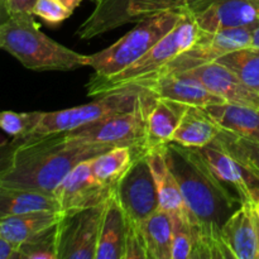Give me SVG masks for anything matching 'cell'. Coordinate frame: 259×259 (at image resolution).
<instances>
[{
    "mask_svg": "<svg viewBox=\"0 0 259 259\" xmlns=\"http://www.w3.org/2000/svg\"><path fill=\"white\" fill-rule=\"evenodd\" d=\"M111 148L80 143L65 133L30 136L20 139L10 164L0 174V185L53 195L73 167Z\"/></svg>",
    "mask_w": 259,
    "mask_h": 259,
    "instance_id": "cell-1",
    "label": "cell"
},
{
    "mask_svg": "<svg viewBox=\"0 0 259 259\" xmlns=\"http://www.w3.org/2000/svg\"><path fill=\"white\" fill-rule=\"evenodd\" d=\"M164 153L192 217L204 227L222 229L242 205L220 186L196 148L169 142L164 144Z\"/></svg>",
    "mask_w": 259,
    "mask_h": 259,
    "instance_id": "cell-2",
    "label": "cell"
},
{
    "mask_svg": "<svg viewBox=\"0 0 259 259\" xmlns=\"http://www.w3.org/2000/svg\"><path fill=\"white\" fill-rule=\"evenodd\" d=\"M0 50L33 71H73L88 60L45 34L33 14L14 15L0 24Z\"/></svg>",
    "mask_w": 259,
    "mask_h": 259,
    "instance_id": "cell-3",
    "label": "cell"
},
{
    "mask_svg": "<svg viewBox=\"0 0 259 259\" xmlns=\"http://www.w3.org/2000/svg\"><path fill=\"white\" fill-rule=\"evenodd\" d=\"M199 34V27L186 10L184 19L171 32L167 33L158 43H156L146 55L142 56L131 66L110 77L91 76L85 85L88 95L98 98L110 91L152 77L169 61L191 47L196 42Z\"/></svg>",
    "mask_w": 259,
    "mask_h": 259,
    "instance_id": "cell-4",
    "label": "cell"
},
{
    "mask_svg": "<svg viewBox=\"0 0 259 259\" xmlns=\"http://www.w3.org/2000/svg\"><path fill=\"white\" fill-rule=\"evenodd\" d=\"M186 15V9L162 13L138 22L131 32L109 47L88 56L86 66L94 70L93 76L110 77L146 55L167 33L171 32Z\"/></svg>",
    "mask_w": 259,
    "mask_h": 259,
    "instance_id": "cell-5",
    "label": "cell"
},
{
    "mask_svg": "<svg viewBox=\"0 0 259 259\" xmlns=\"http://www.w3.org/2000/svg\"><path fill=\"white\" fill-rule=\"evenodd\" d=\"M143 88L138 83L98 96L91 103L57 111H42L32 136L63 133L100 121L116 114L133 110L141 99Z\"/></svg>",
    "mask_w": 259,
    "mask_h": 259,
    "instance_id": "cell-6",
    "label": "cell"
},
{
    "mask_svg": "<svg viewBox=\"0 0 259 259\" xmlns=\"http://www.w3.org/2000/svg\"><path fill=\"white\" fill-rule=\"evenodd\" d=\"M152 91L143 88L141 99L136 108L126 113L116 114L100 121L63 132L70 139L85 144H104L111 147L147 148V115L153 103Z\"/></svg>",
    "mask_w": 259,
    "mask_h": 259,
    "instance_id": "cell-7",
    "label": "cell"
},
{
    "mask_svg": "<svg viewBox=\"0 0 259 259\" xmlns=\"http://www.w3.org/2000/svg\"><path fill=\"white\" fill-rule=\"evenodd\" d=\"M194 0H95V8L78 25L76 35L90 40L128 23H138L172 10L186 9Z\"/></svg>",
    "mask_w": 259,
    "mask_h": 259,
    "instance_id": "cell-8",
    "label": "cell"
},
{
    "mask_svg": "<svg viewBox=\"0 0 259 259\" xmlns=\"http://www.w3.org/2000/svg\"><path fill=\"white\" fill-rule=\"evenodd\" d=\"M252 28H232L220 32H202L196 42L169 61L152 77L163 75H177L187 70L215 62L222 56L252 46ZM151 78V77H148Z\"/></svg>",
    "mask_w": 259,
    "mask_h": 259,
    "instance_id": "cell-9",
    "label": "cell"
},
{
    "mask_svg": "<svg viewBox=\"0 0 259 259\" xmlns=\"http://www.w3.org/2000/svg\"><path fill=\"white\" fill-rule=\"evenodd\" d=\"M104 205L62 212L57 224L58 259H95Z\"/></svg>",
    "mask_w": 259,
    "mask_h": 259,
    "instance_id": "cell-10",
    "label": "cell"
},
{
    "mask_svg": "<svg viewBox=\"0 0 259 259\" xmlns=\"http://www.w3.org/2000/svg\"><path fill=\"white\" fill-rule=\"evenodd\" d=\"M220 186L240 205L259 202V175L215 143L196 148Z\"/></svg>",
    "mask_w": 259,
    "mask_h": 259,
    "instance_id": "cell-11",
    "label": "cell"
},
{
    "mask_svg": "<svg viewBox=\"0 0 259 259\" xmlns=\"http://www.w3.org/2000/svg\"><path fill=\"white\" fill-rule=\"evenodd\" d=\"M146 153L134 159L114 187L126 218L137 224H142L159 209L156 184Z\"/></svg>",
    "mask_w": 259,
    "mask_h": 259,
    "instance_id": "cell-12",
    "label": "cell"
},
{
    "mask_svg": "<svg viewBox=\"0 0 259 259\" xmlns=\"http://www.w3.org/2000/svg\"><path fill=\"white\" fill-rule=\"evenodd\" d=\"M186 10L202 32L253 29L259 24V14L249 0H194Z\"/></svg>",
    "mask_w": 259,
    "mask_h": 259,
    "instance_id": "cell-13",
    "label": "cell"
},
{
    "mask_svg": "<svg viewBox=\"0 0 259 259\" xmlns=\"http://www.w3.org/2000/svg\"><path fill=\"white\" fill-rule=\"evenodd\" d=\"M91 159L73 167L53 191L61 212L77 211L103 204L114 190V187L105 186L95 179Z\"/></svg>",
    "mask_w": 259,
    "mask_h": 259,
    "instance_id": "cell-14",
    "label": "cell"
},
{
    "mask_svg": "<svg viewBox=\"0 0 259 259\" xmlns=\"http://www.w3.org/2000/svg\"><path fill=\"white\" fill-rule=\"evenodd\" d=\"M177 75L196 80L227 103L259 109V93L243 83L229 68L218 62L207 63Z\"/></svg>",
    "mask_w": 259,
    "mask_h": 259,
    "instance_id": "cell-15",
    "label": "cell"
},
{
    "mask_svg": "<svg viewBox=\"0 0 259 259\" xmlns=\"http://www.w3.org/2000/svg\"><path fill=\"white\" fill-rule=\"evenodd\" d=\"M137 83L152 91L157 98L169 99L185 105L206 108L210 105L227 103L224 99L212 94L196 80L182 75L157 76V77L146 78Z\"/></svg>",
    "mask_w": 259,
    "mask_h": 259,
    "instance_id": "cell-16",
    "label": "cell"
},
{
    "mask_svg": "<svg viewBox=\"0 0 259 259\" xmlns=\"http://www.w3.org/2000/svg\"><path fill=\"white\" fill-rule=\"evenodd\" d=\"M146 156L156 184L159 209L168 212L171 217L192 215L187 209L179 182L168 166L164 153V144L151 148Z\"/></svg>",
    "mask_w": 259,
    "mask_h": 259,
    "instance_id": "cell-17",
    "label": "cell"
},
{
    "mask_svg": "<svg viewBox=\"0 0 259 259\" xmlns=\"http://www.w3.org/2000/svg\"><path fill=\"white\" fill-rule=\"evenodd\" d=\"M128 219L114 190L104 205L95 259H123Z\"/></svg>",
    "mask_w": 259,
    "mask_h": 259,
    "instance_id": "cell-18",
    "label": "cell"
},
{
    "mask_svg": "<svg viewBox=\"0 0 259 259\" xmlns=\"http://www.w3.org/2000/svg\"><path fill=\"white\" fill-rule=\"evenodd\" d=\"M222 235L235 259H258L253 204L238 207L223 224Z\"/></svg>",
    "mask_w": 259,
    "mask_h": 259,
    "instance_id": "cell-19",
    "label": "cell"
},
{
    "mask_svg": "<svg viewBox=\"0 0 259 259\" xmlns=\"http://www.w3.org/2000/svg\"><path fill=\"white\" fill-rule=\"evenodd\" d=\"M222 126L201 106L187 105L172 142L187 148H202L211 143Z\"/></svg>",
    "mask_w": 259,
    "mask_h": 259,
    "instance_id": "cell-20",
    "label": "cell"
},
{
    "mask_svg": "<svg viewBox=\"0 0 259 259\" xmlns=\"http://www.w3.org/2000/svg\"><path fill=\"white\" fill-rule=\"evenodd\" d=\"M187 105L169 99L154 98L147 115V148L172 142Z\"/></svg>",
    "mask_w": 259,
    "mask_h": 259,
    "instance_id": "cell-21",
    "label": "cell"
},
{
    "mask_svg": "<svg viewBox=\"0 0 259 259\" xmlns=\"http://www.w3.org/2000/svg\"><path fill=\"white\" fill-rule=\"evenodd\" d=\"M223 129L259 144V109L224 103L205 108Z\"/></svg>",
    "mask_w": 259,
    "mask_h": 259,
    "instance_id": "cell-22",
    "label": "cell"
},
{
    "mask_svg": "<svg viewBox=\"0 0 259 259\" xmlns=\"http://www.w3.org/2000/svg\"><path fill=\"white\" fill-rule=\"evenodd\" d=\"M61 211L53 195L0 185V220L34 211Z\"/></svg>",
    "mask_w": 259,
    "mask_h": 259,
    "instance_id": "cell-23",
    "label": "cell"
},
{
    "mask_svg": "<svg viewBox=\"0 0 259 259\" xmlns=\"http://www.w3.org/2000/svg\"><path fill=\"white\" fill-rule=\"evenodd\" d=\"M61 217V211L51 210L15 215L0 220V234L19 247L35 235L57 225Z\"/></svg>",
    "mask_w": 259,
    "mask_h": 259,
    "instance_id": "cell-24",
    "label": "cell"
},
{
    "mask_svg": "<svg viewBox=\"0 0 259 259\" xmlns=\"http://www.w3.org/2000/svg\"><path fill=\"white\" fill-rule=\"evenodd\" d=\"M146 152L148 151L132 147H114L91 159L94 176L105 186L115 187L134 159Z\"/></svg>",
    "mask_w": 259,
    "mask_h": 259,
    "instance_id": "cell-25",
    "label": "cell"
},
{
    "mask_svg": "<svg viewBox=\"0 0 259 259\" xmlns=\"http://www.w3.org/2000/svg\"><path fill=\"white\" fill-rule=\"evenodd\" d=\"M148 259H171L174 222L168 212L158 209L141 224Z\"/></svg>",
    "mask_w": 259,
    "mask_h": 259,
    "instance_id": "cell-26",
    "label": "cell"
},
{
    "mask_svg": "<svg viewBox=\"0 0 259 259\" xmlns=\"http://www.w3.org/2000/svg\"><path fill=\"white\" fill-rule=\"evenodd\" d=\"M215 62L229 68L243 83L259 93V47L248 46L232 51Z\"/></svg>",
    "mask_w": 259,
    "mask_h": 259,
    "instance_id": "cell-27",
    "label": "cell"
},
{
    "mask_svg": "<svg viewBox=\"0 0 259 259\" xmlns=\"http://www.w3.org/2000/svg\"><path fill=\"white\" fill-rule=\"evenodd\" d=\"M212 143L218 144L229 152L233 157L238 159V161L243 162L247 164L249 168L257 172L259 175V144L254 142L247 141V139L242 138V137L237 136V134L228 132L222 128L220 133L218 134L217 138L212 141Z\"/></svg>",
    "mask_w": 259,
    "mask_h": 259,
    "instance_id": "cell-28",
    "label": "cell"
},
{
    "mask_svg": "<svg viewBox=\"0 0 259 259\" xmlns=\"http://www.w3.org/2000/svg\"><path fill=\"white\" fill-rule=\"evenodd\" d=\"M22 259H58L57 225L19 245Z\"/></svg>",
    "mask_w": 259,
    "mask_h": 259,
    "instance_id": "cell-29",
    "label": "cell"
},
{
    "mask_svg": "<svg viewBox=\"0 0 259 259\" xmlns=\"http://www.w3.org/2000/svg\"><path fill=\"white\" fill-rule=\"evenodd\" d=\"M42 116V111L17 113V111H0V129L13 138H28L33 134Z\"/></svg>",
    "mask_w": 259,
    "mask_h": 259,
    "instance_id": "cell-30",
    "label": "cell"
},
{
    "mask_svg": "<svg viewBox=\"0 0 259 259\" xmlns=\"http://www.w3.org/2000/svg\"><path fill=\"white\" fill-rule=\"evenodd\" d=\"M72 10L68 9L60 0H37L33 8V15H37L50 25H58L72 15Z\"/></svg>",
    "mask_w": 259,
    "mask_h": 259,
    "instance_id": "cell-31",
    "label": "cell"
},
{
    "mask_svg": "<svg viewBox=\"0 0 259 259\" xmlns=\"http://www.w3.org/2000/svg\"><path fill=\"white\" fill-rule=\"evenodd\" d=\"M123 259H148L146 240H144L141 224H137L129 219Z\"/></svg>",
    "mask_w": 259,
    "mask_h": 259,
    "instance_id": "cell-32",
    "label": "cell"
},
{
    "mask_svg": "<svg viewBox=\"0 0 259 259\" xmlns=\"http://www.w3.org/2000/svg\"><path fill=\"white\" fill-rule=\"evenodd\" d=\"M35 2L37 0H7L8 13L10 17L20 14H33Z\"/></svg>",
    "mask_w": 259,
    "mask_h": 259,
    "instance_id": "cell-33",
    "label": "cell"
},
{
    "mask_svg": "<svg viewBox=\"0 0 259 259\" xmlns=\"http://www.w3.org/2000/svg\"><path fill=\"white\" fill-rule=\"evenodd\" d=\"M20 139L23 138H13L12 142H3V143H0V174L5 168H8V166L10 164L13 152H14V149L19 144Z\"/></svg>",
    "mask_w": 259,
    "mask_h": 259,
    "instance_id": "cell-34",
    "label": "cell"
},
{
    "mask_svg": "<svg viewBox=\"0 0 259 259\" xmlns=\"http://www.w3.org/2000/svg\"><path fill=\"white\" fill-rule=\"evenodd\" d=\"M0 259H22L19 247L0 234Z\"/></svg>",
    "mask_w": 259,
    "mask_h": 259,
    "instance_id": "cell-35",
    "label": "cell"
},
{
    "mask_svg": "<svg viewBox=\"0 0 259 259\" xmlns=\"http://www.w3.org/2000/svg\"><path fill=\"white\" fill-rule=\"evenodd\" d=\"M10 18L9 13H8L7 8V0H0V24L4 22H7Z\"/></svg>",
    "mask_w": 259,
    "mask_h": 259,
    "instance_id": "cell-36",
    "label": "cell"
},
{
    "mask_svg": "<svg viewBox=\"0 0 259 259\" xmlns=\"http://www.w3.org/2000/svg\"><path fill=\"white\" fill-rule=\"evenodd\" d=\"M60 2H62L63 4L68 8V9H71L73 12V10H75L76 8L81 4V2H82V0H60Z\"/></svg>",
    "mask_w": 259,
    "mask_h": 259,
    "instance_id": "cell-37",
    "label": "cell"
},
{
    "mask_svg": "<svg viewBox=\"0 0 259 259\" xmlns=\"http://www.w3.org/2000/svg\"><path fill=\"white\" fill-rule=\"evenodd\" d=\"M252 46L259 47V24L255 25L252 30Z\"/></svg>",
    "mask_w": 259,
    "mask_h": 259,
    "instance_id": "cell-38",
    "label": "cell"
},
{
    "mask_svg": "<svg viewBox=\"0 0 259 259\" xmlns=\"http://www.w3.org/2000/svg\"><path fill=\"white\" fill-rule=\"evenodd\" d=\"M253 218H254V225H255V233H257V247H258V259H259V218L255 212L254 206H253Z\"/></svg>",
    "mask_w": 259,
    "mask_h": 259,
    "instance_id": "cell-39",
    "label": "cell"
},
{
    "mask_svg": "<svg viewBox=\"0 0 259 259\" xmlns=\"http://www.w3.org/2000/svg\"><path fill=\"white\" fill-rule=\"evenodd\" d=\"M249 2H250V4L254 7V9L257 10V13L259 14V0H249Z\"/></svg>",
    "mask_w": 259,
    "mask_h": 259,
    "instance_id": "cell-40",
    "label": "cell"
},
{
    "mask_svg": "<svg viewBox=\"0 0 259 259\" xmlns=\"http://www.w3.org/2000/svg\"><path fill=\"white\" fill-rule=\"evenodd\" d=\"M253 206H254L255 212H257V215H258V218H259V202H257V204H253Z\"/></svg>",
    "mask_w": 259,
    "mask_h": 259,
    "instance_id": "cell-41",
    "label": "cell"
},
{
    "mask_svg": "<svg viewBox=\"0 0 259 259\" xmlns=\"http://www.w3.org/2000/svg\"><path fill=\"white\" fill-rule=\"evenodd\" d=\"M91 2H95V0H91Z\"/></svg>",
    "mask_w": 259,
    "mask_h": 259,
    "instance_id": "cell-42",
    "label": "cell"
}]
</instances>
